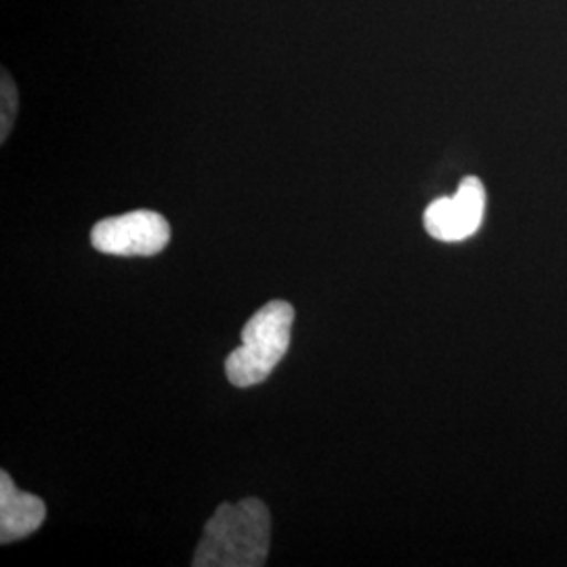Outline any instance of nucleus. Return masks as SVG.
Wrapping results in <instances>:
<instances>
[{
	"mask_svg": "<svg viewBox=\"0 0 567 567\" xmlns=\"http://www.w3.org/2000/svg\"><path fill=\"white\" fill-rule=\"evenodd\" d=\"M271 547V513L259 498L224 503L206 522L196 567H264Z\"/></svg>",
	"mask_w": 567,
	"mask_h": 567,
	"instance_id": "1",
	"label": "nucleus"
},
{
	"mask_svg": "<svg viewBox=\"0 0 567 567\" xmlns=\"http://www.w3.org/2000/svg\"><path fill=\"white\" fill-rule=\"evenodd\" d=\"M295 324V307L286 301L264 305L243 328V344L225 360V374L234 386L259 385L282 362Z\"/></svg>",
	"mask_w": 567,
	"mask_h": 567,
	"instance_id": "2",
	"label": "nucleus"
},
{
	"mask_svg": "<svg viewBox=\"0 0 567 567\" xmlns=\"http://www.w3.org/2000/svg\"><path fill=\"white\" fill-rule=\"evenodd\" d=\"M168 240L171 225L154 210H133L121 217H107L91 231L93 248L114 257H154L163 252Z\"/></svg>",
	"mask_w": 567,
	"mask_h": 567,
	"instance_id": "3",
	"label": "nucleus"
},
{
	"mask_svg": "<svg viewBox=\"0 0 567 567\" xmlns=\"http://www.w3.org/2000/svg\"><path fill=\"white\" fill-rule=\"evenodd\" d=\"M486 189L477 177H465L452 198H437L426 206V234L440 243H461L471 238L484 221Z\"/></svg>",
	"mask_w": 567,
	"mask_h": 567,
	"instance_id": "4",
	"label": "nucleus"
},
{
	"mask_svg": "<svg viewBox=\"0 0 567 567\" xmlns=\"http://www.w3.org/2000/svg\"><path fill=\"white\" fill-rule=\"evenodd\" d=\"M47 517L42 498L21 492L7 471H0V545L34 534Z\"/></svg>",
	"mask_w": 567,
	"mask_h": 567,
	"instance_id": "5",
	"label": "nucleus"
},
{
	"mask_svg": "<svg viewBox=\"0 0 567 567\" xmlns=\"http://www.w3.org/2000/svg\"><path fill=\"white\" fill-rule=\"evenodd\" d=\"M0 142H7L9 133L13 131V122L18 116V107H20V95H18V86L13 79L9 76L7 70H2V86H0Z\"/></svg>",
	"mask_w": 567,
	"mask_h": 567,
	"instance_id": "6",
	"label": "nucleus"
}]
</instances>
